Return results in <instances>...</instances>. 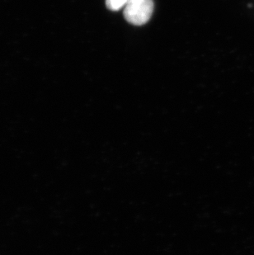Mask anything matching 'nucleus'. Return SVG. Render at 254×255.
Instances as JSON below:
<instances>
[{"mask_svg":"<svg viewBox=\"0 0 254 255\" xmlns=\"http://www.w3.org/2000/svg\"><path fill=\"white\" fill-rule=\"evenodd\" d=\"M153 12V0H129L124 9V17L129 23L141 26L149 22Z\"/></svg>","mask_w":254,"mask_h":255,"instance_id":"f257e3e1","label":"nucleus"},{"mask_svg":"<svg viewBox=\"0 0 254 255\" xmlns=\"http://www.w3.org/2000/svg\"><path fill=\"white\" fill-rule=\"evenodd\" d=\"M129 0H106V5L111 11H118L128 3Z\"/></svg>","mask_w":254,"mask_h":255,"instance_id":"f03ea898","label":"nucleus"}]
</instances>
